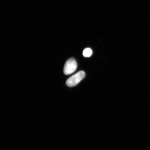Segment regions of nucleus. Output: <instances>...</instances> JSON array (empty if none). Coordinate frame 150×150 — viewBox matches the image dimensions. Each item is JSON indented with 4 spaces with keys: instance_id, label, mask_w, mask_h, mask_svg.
I'll use <instances>...</instances> for the list:
<instances>
[{
    "instance_id": "1",
    "label": "nucleus",
    "mask_w": 150,
    "mask_h": 150,
    "mask_svg": "<svg viewBox=\"0 0 150 150\" xmlns=\"http://www.w3.org/2000/svg\"><path fill=\"white\" fill-rule=\"evenodd\" d=\"M85 76V73L84 71H80L69 78L66 82V84L69 87H74L83 80Z\"/></svg>"
},
{
    "instance_id": "3",
    "label": "nucleus",
    "mask_w": 150,
    "mask_h": 150,
    "mask_svg": "<svg viewBox=\"0 0 150 150\" xmlns=\"http://www.w3.org/2000/svg\"><path fill=\"white\" fill-rule=\"evenodd\" d=\"M92 54V51L91 49L87 48L83 50V55L85 57H89Z\"/></svg>"
},
{
    "instance_id": "2",
    "label": "nucleus",
    "mask_w": 150,
    "mask_h": 150,
    "mask_svg": "<svg viewBox=\"0 0 150 150\" xmlns=\"http://www.w3.org/2000/svg\"><path fill=\"white\" fill-rule=\"evenodd\" d=\"M77 63L74 58H71L67 60L64 68V73L65 75L72 74L76 70Z\"/></svg>"
}]
</instances>
